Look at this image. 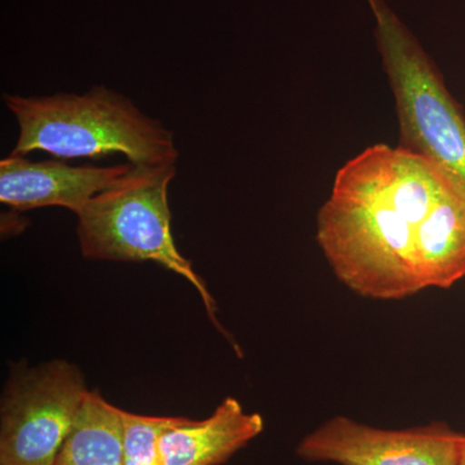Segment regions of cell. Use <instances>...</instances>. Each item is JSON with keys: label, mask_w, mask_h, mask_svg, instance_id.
<instances>
[{"label": "cell", "mask_w": 465, "mask_h": 465, "mask_svg": "<svg viewBox=\"0 0 465 465\" xmlns=\"http://www.w3.org/2000/svg\"><path fill=\"white\" fill-rule=\"evenodd\" d=\"M264 419L228 397L204 420L173 416L159 436L163 465H222L264 430Z\"/></svg>", "instance_id": "8"}, {"label": "cell", "mask_w": 465, "mask_h": 465, "mask_svg": "<svg viewBox=\"0 0 465 465\" xmlns=\"http://www.w3.org/2000/svg\"><path fill=\"white\" fill-rule=\"evenodd\" d=\"M174 176V163L133 164L76 213L79 246L87 259L153 262L182 275L198 291L217 324L215 300L173 241L168 186Z\"/></svg>", "instance_id": "4"}, {"label": "cell", "mask_w": 465, "mask_h": 465, "mask_svg": "<svg viewBox=\"0 0 465 465\" xmlns=\"http://www.w3.org/2000/svg\"><path fill=\"white\" fill-rule=\"evenodd\" d=\"M54 465H124L122 410L88 391Z\"/></svg>", "instance_id": "10"}, {"label": "cell", "mask_w": 465, "mask_h": 465, "mask_svg": "<svg viewBox=\"0 0 465 465\" xmlns=\"http://www.w3.org/2000/svg\"><path fill=\"white\" fill-rule=\"evenodd\" d=\"M84 375L65 361L27 370L2 400L0 465H54L87 396Z\"/></svg>", "instance_id": "5"}, {"label": "cell", "mask_w": 465, "mask_h": 465, "mask_svg": "<svg viewBox=\"0 0 465 465\" xmlns=\"http://www.w3.org/2000/svg\"><path fill=\"white\" fill-rule=\"evenodd\" d=\"M131 167L130 162L109 167L69 166L58 161L32 162L11 153L0 162V201L15 210L65 207L76 215Z\"/></svg>", "instance_id": "7"}, {"label": "cell", "mask_w": 465, "mask_h": 465, "mask_svg": "<svg viewBox=\"0 0 465 465\" xmlns=\"http://www.w3.org/2000/svg\"><path fill=\"white\" fill-rule=\"evenodd\" d=\"M446 183L436 167L399 145L375 143L349 159L317 215V242L338 280L375 300L423 291L416 232Z\"/></svg>", "instance_id": "1"}, {"label": "cell", "mask_w": 465, "mask_h": 465, "mask_svg": "<svg viewBox=\"0 0 465 465\" xmlns=\"http://www.w3.org/2000/svg\"><path fill=\"white\" fill-rule=\"evenodd\" d=\"M458 465H465V436L463 445H461L460 457H459Z\"/></svg>", "instance_id": "12"}, {"label": "cell", "mask_w": 465, "mask_h": 465, "mask_svg": "<svg viewBox=\"0 0 465 465\" xmlns=\"http://www.w3.org/2000/svg\"><path fill=\"white\" fill-rule=\"evenodd\" d=\"M5 101L20 125L14 154L99 158L121 153L133 164L174 163L179 158L171 131L103 85L84 94H5Z\"/></svg>", "instance_id": "2"}, {"label": "cell", "mask_w": 465, "mask_h": 465, "mask_svg": "<svg viewBox=\"0 0 465 465\" xmlns=\"http://www.w3.org/2000/svg\"><path fill=\"white\" fill-rule=\"evenodd\" d=\"M464 436L443 421L382 430L339 415L300 440L296 454L338 465H458Z\"/></svg>", "instance_id": "6"}, {"label": "cell", "mask_w": 465, "mask_h": 465, "mask_svg": "<svg viewBox=\"0 0 465 465\" xmlns=\"http://www.w3.org/2000/svg\"><path fill=\"white\" fill-rule=\"evenodd\" d=\"M124 419V465H163L159 436L173 416L137 415L122 410Z\"/></svg>", "instance_id": "11"}, {"label": "cell", "mask_w": 465, "mask_h": 465, "mask_svg": "<svg viewBox=\"0 0 465 465\" xmlns=\"http://www.w3.org/2000/svg\"><path fill=\"white\" fill-rule=\"evenodd\" d=\"M415 262L424 290H448L465 277V202L448 183L419 224Z\"/></svg>", "instance_id": "9"}, {"label": "cell", "mask_w": 465, "mask_h": 465, "mask_svg": "<svg viewBox=\"0 0 465 465\" xmlns=\"http://www.w3.org/2000/svg\"><path fill=\"white\" fill-rule=\"evenodd\" d=\"M375 17L382 67L396 101L400 148L425 159L465 202V115L432 58L384 0Z\"/></svg>", "instance_id": "3"}]
</instances>
